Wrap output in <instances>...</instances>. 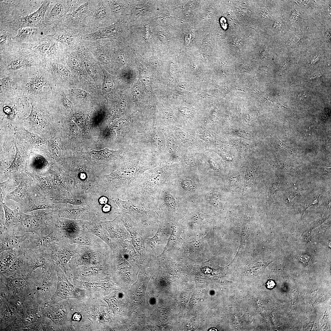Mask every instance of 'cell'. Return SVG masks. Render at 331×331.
<instances>
[{
  "mask_svg": "<svg viewBox=\"0 0 331 331\" xmlns=\"http://www.w3.org/2000/svg\"><path fill=\"white\" fill-rule=\"evenodd\" d=\"M83 65L88 73L91 76H93L95 73V68L92 63L89 59H84L82 60Z\"/></svg>",
  "mask_w": 331,
  "mask_h": 331,
  "instance_id": "cell-22",
  "label": "cell"
},
{
  "mask_svg": "<svg viewBox=\"0 0 331 331\" xmlns=\"http://www.w3.org/2000/svg\"><path fill=\"white\" fill-rule=\"evenodd\" d=\"M64 10V6L60 2L56 3L50 11L49 17L54 18L62 15Z\"/></svg>",
  "mask_w": 331,
  "mask_h": 331,
  "instance_id": "cell-19",
  "label": "cell"
},
{
  "mask_svg": "<svg viewBox=\"0 0 331 331\" xmlns=\"http://www.w3.org/2000/svg\"><path fill=\"white\" fill-rule=\"evenodd\" d=\"M57 43L54 42L51 43V44L47 52V53L49 55H51L54 54L58 48Z\"/></svg>",
  "mask_w": 331,
  "mask_h": 331,
  "instance_id": "cell-31",
  "label": "cell"
},
{
  "mask_svg": "<svg viewBox=\"0 0 331 331\" xmlns=\"http://www.w3.org/2000/svg\"><path fill=\"white\" fill-rule=\"evenodd\" d=\"M181 184L182 188L187 192L192 191L196 188V185L194 183L190 180H183L182 181Z\"/></svg>",
  "mask_w": 331,
  "mask_h": 331,
  "instance_id": "cell-21",
  "label": "cell"
},
{
  "mask_svg": "<svg viewBox=\"0 0 331 331\" xmlns=\"http://www.w3.org/2000/svg\"><path fill=\"white\" fill-rule=\"evenodd\" d=\"M66 311L63 308H57L52 311L49 316L54 320L58 321L64 318Z\"/></svg>",
  "mask_w": 331,
  "mask_h": 331,
  "instance_id": "cell-20",
  "label": "cell"
},
{
  "mask_svg": "<svg viewBox=\"0 0 331 331\" xmlns=\"http://www.w3.org/2000/svg\"><path fill=\"white\" fill-rule=\"evenodd\" d=\"M211 200L212 203L215 205L219 206L221 204V200L219 195L214 194L211 197Z\"/></svg>",
  "mask_w": 331,
  "mask_h": 331,
  "instance_id": "cell-32",
  "label": "cell"
},
{
  "mask_svg": "<svg viewBox=\"0 0 331 331\" xmlns=\"http://www.w3.org/2000/svg\"><path fill=\"white\" fill-rule=\"evenodd\" d=\"M56 271L57 278L56 291L53 297L54 302L70 298L78 299L81 297L83 292L72 284L68 280L67 276L63 270L56 264Z\"/></svg>",
  "mask_w": 331,
  "mask_h": 331,
  "instance_id": "cell-7",
  "label": "cell"
},
{
  "mask_svg": "<svg viewBox=\"0 0 331 331\" xmlns=\"http://www.w3.org/2000/svg\"><path fill=\"white\" fill-rule=\"evenodd\" d=\"M163 201L166 207L169 211H174L176 208L174 197L169 192L166 191L164 194Z\"/></svg>",
  "mask_w": 331,
  "mask_h": 331,
  "instance_id": "cell-17",
  "label": "cell"
},
{
  "mask_svg": "<svg viewBox=\"0 0 331 331\" xmlns=\"http://www.w3.org/2000/svg\"><path fill=\"white\" fill-rule=\"evenodd\" d=\"M29 234L16 235L14 225L0 230V253L5 250L18 249L20 245L27 239Z\"/></svg>",
  "mask_w": 331,
  "mask_h": 331,
  "instance_id": "cell-11",
  "label": "cell"
},
{
  "mask_svg": "<svg viewBox=\"0 0 331 331\" xmlns=\"http://www.w3.org/2000/svg\"><path fill=\"white\" fill-rule=\"evenodd\" d=\"M113 260L112 249L101 239L92 245H77L67 271L75 280H100L108 273Z\"/></svg>",
  "mask_w": 331,
  "mask_h": 331,
  "instance_id": "cell-1",
  "label": "cell"
},
{
  "mask_svg": "<svg viewBox=\"0 0 331 331\" xmlns=\"http://www.w3.org/2000/svg\"><path fill=\"white\" fill-rule=\"evenodd\" d=\"M108 199L105 197H103L100 199L99 201L101 204H106L107 203Z\"/></svg>",
  "mask_w": 331,
  "mask_h": 331,
  "instance_id": "cell-43",
  "label": "cell"
},
{
  "mask_svg": "<svg viewBox=\"0 0 331 331\" xmlns=\"http://www.w3.org/2000/svg\"><path fill=\"white\" fill-rule=\"evenodd\" d=\"M179 234V231L177 228L173 227L171 235L162 254L171 249L176 244Z\"/></svg>",
  "mask_w": 331,
  "mask_h": 331,
  "instance_id": "cell-18",
  "label": "cell"
},
{
  "mask_svg": "<svg viewBox=\"0 0 331 331\" xmlns=\"http://www.w3.org/2000/svg\"><path fill=\"white\" fill-rule=\"evenodd\" d=\"M72 93L77 97L81 98H85L88 94L85 91L79 89H74L72 90Z\"/></svg>",
  "mask_w": 331,
  "mask_h": 331,
  "instance_id": "cell-28",
  "label": "cell"
},
{
  "mask_svg": "<svg viewBox=\"0 0 331 331\" xmlns=\"http://www.w3.org/2000/svg\"><path fill=\"white\" fill-rule=\"evenodd\" d=\"M109 9L105 1L96 0L89 18L88 33L106 27L110 17Z\"/></svg>",
  "mask_w": 331,
  "mask_h": 331,
  "instance_id": "cell-9",
  "label": "cell"
},
{
  "mask_svg": "<svg viewBox=\"0 0 331 331\" xmlns=\"http://www.w3.org/2000/svg\"><path fill=\"white\" fill-rule=\"evenodd\" d=\"M139 255H140V254H139ZM135 257H134V258H135Z\"/></svg>",
  "mask_w": 331,
  "mask_h": 331,
  "instance_id": "cell-46",
  "label": "cell"
},
{
  "mask_svg": "<svg viewBox=\"0 0 331 331\" xmlns=\"http://www.w3.org/2000/svg\"><path fill=\"white\" fill-rule=\"evenodd\" d=\"M101 225L109 234L112 250L121 245L128 238V233L119 216L112 221L102 222Z\"/></svg>",
  "mask_w": 331,
  "mask_h": 331,
  "instance_id": "cell-10",
  "label": "cell"
},
{
  "mask_svg": "<svg viewBox=\"0 0 331 331\" xmlns=\"http://www.w3.org/2000/svg\"><path fill=\"white\" fill-rule=\"evenodd\" d=\"M29 119L31 121L35 123L40 122L43 120L41 115L36 111L31 112L29 116Z\"/></svg>",
  "mask_w": 331,
  "mask_h": 331,
  "instance_id": "cell-25",
  "label": "cell"
},
{
  "mask_svg": "<svg viewBox=\"0 0 331 331\" xmlns=\"http://www.w3.org/2000/svg\"><path fill=\"white\" fill-rule=\"evenodd\" d=\"M3 206L5 214V224L0 230L18 223L21 214L16 209H11L5 204H3Z\"/></svg>",
  "mask_w": 331,
  "mask_h": 331,
  "instance_id": "cell-14",
  "label": "cell"
},
{
  "mask_svg": "<svg viewBox=\"0 0 331 331\" xmlns=\"http://www.w3.org/2000/svg\"><path fill=\"white\" fill-rule=\"evenodd\" d=\"M82 318L81 314L79 313H75L72 317V320L74 321H79Z\"/></svg>",
  "mask_w": 331,
  "mask_h": 331,
  "instance_id": "cell-37",
  "label": "cell"
},
{
  "mask_svg": "<svg viewBox=\"0 0 331 331\" xmlns=\"http://www.w3.org/2000/svg\"><path fill=\"white\" fill-rule=\"evenodd\" d=\"M85 227L89 232L101 239L112 249V245L109 234L101 225L87 223H85Z\"/></svg>",
  "mask_w": 331,
  "mask_h": 331,
  "instance_id": "cell-12",
  "label": "cell"
},
{
  "mask_svg": "<svg viewBox=\"0 0 331 331\" xmlns=\"http://www.w3.org/2000/svg\"><path fill=\"white\" fill-rule=\"evenodd\" d=\"M61 240L71 244H75L80 237L85 234L88 230L85 223H78L63 219L49 223Z\"/></svg>",
  "mask_w": 331,
  "mask_h": 331,
  "instance_id": "cell-4",
  "label": "cell"
},
{
  "mask_svg": "<svg viewBox=\"0 0 331 331\" xmlns=\"http://www.w3.org/2000/svg\"><path fill=\"white\" fill-rule=\"evenodd\" d=\"M23 65V63L21 60L17 59L13 61L11 63V68L13 70H16L21 68Z\"/></svg>",
  "mask_w": 331,
  "mask_h": 331,
  "instance_id": "cell-30",
  "label": "cell"
},
{
  "mask_svg": "<svg viewBox=\"0 0 331 331\" xmlns=\"http://www.w3.org/2000/svg\"><path fill=\"white\" fill-rule=\"evenodd\" d=\"M49 3V1L44 2L37 10L27 17V21L30 24H34L39 21L44 17Z\"/></svg>",
  "mask_w": 331,
  "mask_h": 331,
  "instance_id": "cell-15",
  "label": "cell"
},
{
  "mask_svg": "<svg viewBox=\"0 0 331 331\" xmlns=\"http://www.w3.org/2000/svg\"><path fill=\"white\" fill-rule=\"evenodd\" d=\"M36 29L33 28L26 27L22 28L19 31L17 36L23 37L34 34L36 32Z\"/></svg>",
  "mask_w": 331,
  "mask_h": 331,
  "instance_id": "cell-23",
  "label": "cell"
},
{
  "mask_svg": "<svg viewBox=\"0 0 331 331\" xmlns=\"http://www.w3.org/2000/svg\"><path fill=\"white\" fill-rule=\"evenodd\" d=\"M57 69L62 75L67 77H69L71 75L70 70L64 66L61 63H58L57 65Z\"/></svg>",
  "mask_w": 331,
  "mask_h": 331,
  "instance_id": "cell-27",
  "label": "cell"
},
{
  "mask_svg": "<svg viewBox=\"0 0 331 331\" xmlns=\"http://www.w3.org/2000/svg\"><path fill=\"white\" fill-rule=\"evenodd\" d=\"M167 178V173L159 170L140 175L123 188L124 200L130 201L150 210H154Z\"/></svg>",
  "mask_w": 331,
  "mask_h": 331,
  "instance_id": "cell-2",
  "label": "cell"
},
{
  "mask_svg": "<svg viewBox=\"0 0 331 331\" xmlns=\"http://www.w3.org/2000/svg\"><path fill=\"white\" fill-rule=\"evenodd\" d=\"M4 111L7 113H9L11 111L10 109L9 108L6 107L4 109Z\"/></svg>",
  "mask_w": 331,
  "mask_h": 331,
  "instance_id": "cell-44",
  "label": "cell"
},
{
  "mask_svg": "<svg viewBox=\"0 0 331 331\" xmlns=\"http://www.w3.org/2000/svg\"><path fill=\"white\" fill-rule=\"evenodd\" d=\"M202 239H200L199 240L193 241L191 242H190V243L194 247H198L201 243Z\"/></svg>",
  "mask_w": 331,
  "mask_h": 331,
  "instance_id": "cell-38",
  "label": "cell"
},
{
  "mask_svg": "<svg viewBox=\"0 0 331 331\" xmlns=\"http://www.w3.org/2000/svg\"><path fill=\"white\" fill-rule=\"evenodd\" d=\"M29 137L31 138V140L36 143L39 144L43 143V140L40 137L34 134L30 135Z\"/></svg>",
  "mask_w": 331,
  "mask_h": 331,
  "instance_id": "cell-34",
  "label": "cell"
},
{
  "mask_svg": "<svg viewBox=\"0 0 331 331\" xmlns=\"http://www.w3.org/2000/svg\"><path fill=\"white\" fill-rule=\"evenodd\" d=\"M96 0H84L76 9L70 12L68 17L71 30L82 34H86L89 19Z\"/></svg>",
  "mask_w": 331,
  "mask_h": 331,
  "instance_id": "cell-6",
  "label": "cell"
},
{
  "mask_svg": "<svg viewBox=\"0 0 331 331\" xmlns=\"http://www.w3.org/2000/svg\"><path fill=\"white\" fill-rule=\"evenodd\" d=\"M111 207L110 205L105 204L103 207L102 211L105 213H108L111 211Z\"/></svg>",
  "mask_w": 331,
  "mask_h": 331,
  "instance_id": "cell-39",
  "label": "cell"
},
{
  "mask_svg": "<svg viewBox=\"0 0 331 331\" xmlns=\"http://www.w3.org/2000/svg\"><path fill=\"white\" fill-rule=\"evenodd\" d=\"M44 82L41 81H37L32 86V88L35 90H37L40 89L44 85Z\"/></svg>",
  "mask_w": 331,
  "mask_h": 331,
  "instance_id": "cell-35",
  "label": "cell"
},
{
  "mask_svg": "<svg viewBox=\"0 0 331 331\" xmlns=\"http://www.w3.org/2000/svg\"><path fill=\"white\" fill-rule=\"evenodd\" d=\"M186 164L188 165H193L196 162V160L193 157H190L186 158L185 160Z\"/></svg>",
  "mask_w": 331,
  "mask_h": 331,
  "instance_id": "cell-36",
  "label": "cell"
},
{
  "mask_svg": "<svg viewBox=\"0 0 331 331\" xmlns=\"http://www.w3.org/2000/svg\"><path fill=\"white\" fill-rule=\"evenodd\" d=\"M210 330H209V331H217V330L216 329H215V328H212L211 329H210Z\"/></svg>",
  "mask_w": 331,
  "mask_h": 331,
  "instance_id": "cell-45",
  "label": "cell"
},
{
  "mask_svg": "<svg viewBox=\"0 0 331 331\" xmlns=\"http://www.w3.org/2000/svg\"><path fill=\"white\" fill-rule=\"evenodd\" d=\"M15 145L16 149V155L13 162L10 166L14 168H17L20 165L21 161V156L19 154L18 149L17 146Z\"/></svg>",
  "mask_w": 331,
  "mask_h": 331,
  "instance_id": "cell-24",
  "label": "cell"
},
{
  "mask_svg": "<svg viewBox=\"0 0 331 331\" xmlns=\"http://www.w3.org/2000/svg\"><path fill=\"white\" fill-rule=\"evenodd\" d=\"M7 40V36L6 35H2L0 36V44L3 45L4 44Z\"/></svg>",
  "mask_w": 331,
  "mask_h": 331,
  "instance_id": "cell-41",
  "label": "cell"
},
{
  "mask_svg": "<svg viewBox=\"0 0 331 331\" xmlns=\"http://www.w3.org/2000/svg\"><path fill=\"white\" fill-rule=\"evenodd\" d=\"M52 230L48 234L29 233L27 239L20 245L18 249L25 252L46 248L53 242H58L60 239L56 232Z\"/></svg>",
  "mask_w": 331,
  "mask_h": 331,
  "instance_id": "cell-8",
  "label": "cell"
},
{
  "mask_svg": "<svg viewBox=\"0 0 331 331\" xmlns=\"http://www.w3.org/2000/svg\"><path fill=\"white\" fill-rule=\"evenodd\" d=\"M0 270H7L15 261L19 255L18 249L5 250L0 253Z\"/></svg>",
  "mask_w": 331,
  "mask_h": 331,
  "instance_id": "cell-13",
  "label": "cell"
},
{
  "mask_svg": "<svg viewBox=\"0 0 331 331\" xmlns=\"http://www.w3.org/2000/svg\"><path fill=\"white\" fill-rule=\"evenodd\" d=\"M101 68L104 76L102 88L106 92H109L113 88L115 77L109 74L103 68L101 67Z\"/></svg>",
  "mask_w": 331,
  "mask_h": 331,
  "instance_id": "cell-16",
  "label": "cell"
},
{
  "mask_svg": "<svg viewBox=\"0 0 331 331\" xmlns=\"http://www.w3.org/2000/svg\"><path fill=\"white\" fill-rule=\"evenodd\" d=\"M77 244H70L63 240L53 242L45 248L50 258L66 274L67 264L76 253Z\"/></svg>",
  "mask_w": 331,
  "mask_h": 331,
  "instance_id": "cell-5",
  "label": "cell"
},
{
  "mask_svg": "<svg viewBox=\"0 0 331 331\" xmlns=\"http://www.w3.org/2000/svg\"><path fill=\"white\" fill-rule=\"evenodd\" d=\"M275 284L274 281L272 280H269L267 283V287L270 289L273 288L275 286Z\"/></svg>",
  "mask_w": 331,
  "mask_h": 331,
  "instance_id": "cell-40",
  "label": "cell"
},
{
  "mask_svg": "<svg viewBox=\"0 0 331 331\" xmlns=\"http://www.w3.org/2000/svg\"><path fill=\"white\" fill-rule=\"evenodd\" d=\"M140 90V89L138 86H134L132 89V94H135V93H137V94L139 93Z\"/></svg>",
  "mask_w": 331,
  "mask_h": 331,
  "instance_id": "cell-42",
  "label": "cell"
},
{
  "mask_svg": "<svg viewBox=\"0 0 331 331\" xmlns=\"http://www.w3.org/2000/svg\"><path fill=\"white\" fill-rule=\"evenodd\" d=\"M49 215L46 213H42L32 215L21 213L18 222L19 225H15V234L19 235L28 233L38 234L49 233L52 230L44 222Z\"/></svg>",
  "mask_w": 331,
  "mask_h": 331,
  "instance_id": "cell-3",
  "label": "cell"
},
{
  "mask_svg": "<svg viewBox=\"0 0 331 331\" xmlns=\"http://www.w3.org/2000/svg\"><path fill=\"white\" fill-rule=\"evenodd\" d=\"M51 44V43L50 42H45L42 44L38 46V49L40 53H44L47 52Z\"/></svg>",
  "mask_w": 331,
  "mask_h": 331,
  "instance_id": "cell-29",
  "label": "cell"
},
{
  "mask_svg": "<svg viewBox=\"0 0 331 331\" xmlns=\"http://www.w3.org/2000/svg\"><path fill=\"white\" fill-rule=\"evenodd\" d=\"M25 282V280L21 278H13L10 281V283L11 286L15 287H22L24 285Z\"/></svg>",
  "mask_w": 331,
  "mask_h": 331,
  "instance_id": "cell-26",
  "label": "cell"
},
{
  "mask_svg": "<svg viewBox=\"0 0 331 331\" xmlns=\"http://www.w3.org/2000/svg\"><path fill=\"white\" fill-rule=\"evenodd\" d=\"M62 99L65 106L67 108H70L72 106V103L63 93L62 95Z\"/></svg>",
  "mask_w": 331,
  "mask_h": 331,
  "instance_id": "cell-33",
  "label": "cell"
}]
</instances>
